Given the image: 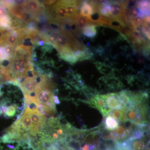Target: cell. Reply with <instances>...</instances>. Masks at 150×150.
Wrapping results in <instances>:
<instances>
[{
	"mask_svg": "<svg viewBox=\"0 0 150 150\" xmlns=\"http://www.w3.org/2000/svg\"><path fill=\"white\" fill-rule=\"evenodd\" d=\"M111 14L112 18L119 20L126 24V8L128 5L126 2L110 1Z\"/></svg>",
	"mask_w": 150,
	"mask_h": 150,
	"instance_id": "1",
	"label": "cell"
},
{
	"mask_svg": "<svg viewBox=\"0 0 150 150\" xmlns=\"http://www.w3.org/2000/svg\"><path fill=\"white\" fill-rule=\"evenodd\" d=\"M2 2L7 8L11 15L18 19L26 20L28 19V16L21 5H18L14 4L13 1H2Z\"/></svg>",
	"mask_w": 150,
	"mask_h": 150,
	"instance_id": "2",
	"label": "cell"
},
{
	"mask_svg": "<svg viewBox=\"0 0 150 150\" xmlns=\"http://www.w3.org/2000/svg\"><path fill=\"white\" fill-rule=\"evenodd\" d=\"M90 104L96 108L102 113L103 117L106 116L111 110L106 106L105 100L102 95H96L93 97L90 101Z\"/></svg>",
	"mask_w": 150,
	"mask_h": 150,
	"instance_id": "3",
	"label": "cell"
},
{
	"mask_svg": "<svg viewBox=\"0 0 150 150\" xmlns=\"http://www.w3.org/2000/svg\"><path fill=\"white\" fill-rule=\"evenodd\" d=\"M105 100L106 106L111 110L121 109L123 105L118 93H110L102 95Z\"/></svg>",
	"mask_w": 150,
	"mask_h": 150,
	"instance_id": "4",
	"label": "cell"
},
{
	"mask_svg": "<svg viewBox=\"0 0 150 150\" xmlns=\"http://www.w3.org/2000/svg\"><path fill=\"white\" fill-rule=\"evenodd\" d=\"M69 19L72 20L78 13L81 2L80 1H62Z\"/></svg>",
	"mask_w": 150,
	"mask_h": 150,
	"instance_id": "5",
	"label": "cell"
},
{
	"mask_svg": "<svg viewBox=\"0 0 150 150\" xmlns=\"http://www.w3.org/2000/svg\"><path fill=\"white\" fill-rule=\"evenodd\" d=\"M21 6L24 10L34 15L41 13L43 10L41 3L39 1H24Z\"/></svg>",
	"mask_w": 150,
	"mask_h": 150,
	"instance_id": "6",
	"label": "cell"
},
{
	"mask_svg": "<svg viewBox=\"0 0 150 150\" xmlns=\"http://www.w3.org/2000/svg\"><path fill=\"white\" fill-rule=\"evenodd\" d=\"M95 10V1H83L81 3L79 14L88 19Z\"/></svg>",
	"mask_w": 150,
	"mask_h": 150,
	"instance_id": "7",
	"label": "cell"
},
{
	"mask_svg": "<svg viewBox=\"0 0 150 150\" xmlns=\"http://www.w3.org/2000/svg\"><path fill=\"white\" fill-rule=\"evenodd\" d=\"M72 21L76 25L79 30L82 31L86 25L90 24L87 18L81 16L79 13Z\"/></svg>",
	"mask_w": 150,
	"mask_h": 150,
	"instance_id": "8",
	"label": "cell"
},
{
	"mask_svg": "<svg viewBox=\"0 0 150 150\" xmlns=\"http://www.w3.org/2000/svg\"><path fill=\"white\" fill-rule=\"evenodd\" d=\"M82 32L85 36L90 38L95 37L97 33L96 26L94 25L91 24H88L86 25Z\"/></svg>",
	"mask_w": 150,
	"mask_h": 150,
	"instance_id": "9",
	"label": "cell"
},
{
	"mask_svg": "<svg viewBox=\"0 0 150 150\" xmlns=\"http://www.w3.org/2000/svg\"><path fill=\"white\" fill-rule=\"evenodd\" d=\"M112 133L114 137V140L122 139L129 135V132L126 131L125 127L122 125L118 126Z\"/></svg>",
	"mask_w": 150,
	"mask_h": 150,
	"instance_id": "10",
	"label": "cell"
},
{
	"mask_svg": "<svg viewBox=\"0 0 150 150\" xmlns=\"http://www.w3.org/2000/svg\"><path fill=\"white\" fill-rule=\"evenodd\" d=\"M105 128L108 131H112L116 129L119 126L118 121L110 115H108L105 119Z\"/></svg>",
	"mask_w": 150,
	"mask_h": 150,
	"instance_id": "11",
	"label": "cell"
},
{
	"mask_svg": "<svg viewBox=\"0 0 150 150\" xmlns=\"http://www.w3.org/2000/svg\"><path fill=\"white\" fill-rule=\"evenodd\" d=\"M122 113V109H115V110H111V112H110V116H112V118H115V119L117 120H119L121 118Z\"/></svg>",
	"mask_w": 150,
	"mask_h": 150,
	"instance_id": "12",
	"label": "cell"
},
{
	"mask_svg": "<svg viewBox=\"0 0 150 150\" xmlns=\"http://www.w3.org/2000/svg\"><path fill=\"white\" fill-rule=\"evenodd\" d=\"M6 7L2 2L0 1V18L8 14L9 13L6 10Z\"/></svg>",
	"mask_w": 150,
	"mask_h": 150,
	"instance_id": "13",
	"label": "cell"
},
{
	"mask_svg": "<svg viewBox=\"0 0 150 150\" xmlns=\"http://www.w3.org/2000/svg\"><path fill=\"white\" fill-rule=\"evenodd\" d=\"M56 1H45L43 2L44 4L46 6L52 5L53 4L56 2Z\"/></svg>",
	"mask_w": 150,
	"mask_h": 150,
	"instance_id": "14",
	"label": "cell"
},
{
	"mask_svg": "<svg viewBox=\"0 0 150 150\" xmlns=\"http://www.w3.org/2000/svg\"><path fill=\"white\" fill-rule=\"evenodd\" d=\"M105 150H113L112 149H105Z\"/></svg>",
	"mask_w": 150,
	"mask_h": 150,
	"instance_id": "15",
	"label": "cell"
}]
</instances>
